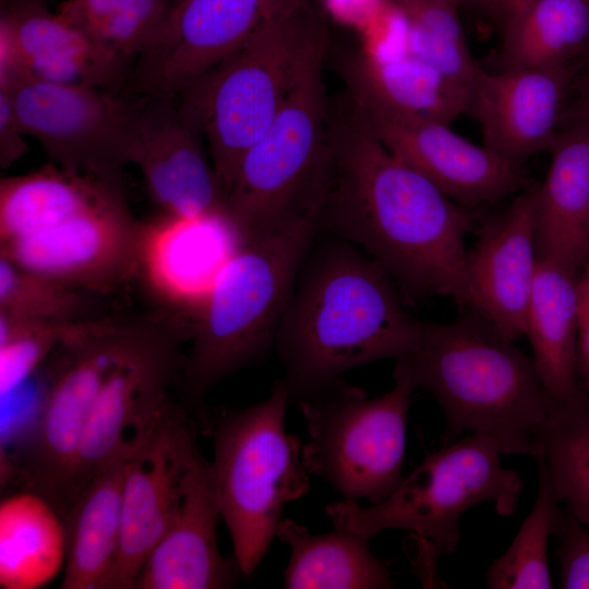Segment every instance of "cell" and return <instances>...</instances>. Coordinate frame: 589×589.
Masks as SVG:
<instances>
[{"mask_svg": "<svg viewBox=\"0 0 589 589\" xmlns=\"http://www.w3.org/2000/svg\"><path fill=\"white\" fill-rule=\"evenodd\" d=\"M321 211L240 245L200 302L181 373L184 394L207 429L211 387L259 362L274 348L300 268L318 229Z\"/></svg>", "mask_w": 589, "mask_h": 589, "instance_id": "4", "label": "cell"}, {"mask_svg": "<svg viewBox=\"0 0 589 589\" xmlns=\"http://www.w3.org/2000/svg\"><path fill=\"white\" fill-rule=\"evenodd\" d=\"M579 272L539 259L526 312V334L550 402L573 397L577 378V281Z\"/></svg>", "mask_w": 589, "mask_h": 589, "instance_id": "24", "label": "cell"}, {"mask_svg": "<svg viewBox=\"0 0 589 589\" xmlns=\"http://www.w3.org/2000/svg\"><path fill=\"white\" fill-rule=\"evenodd\" d=\"M589 41V0H536L505 24L497 70L560 68Z\"/></svg>", "mask_w": 589, "mask_h": 589, "instance_id": "29", "label": "cell"}, {"mask_svg": "<svg viewBox=\"0 0 589 589\" xmlns=\"http://www.w3.org/2000/svg\"><path fill=\"white\" fill-rule=\"evenodd\" d=\"M192 333L189 311L153 314L141 339L107 377L82 436L75 498L112 460L137 450L173 407L168 386L184 362L180 345Z\"/></svg>", "mask_w": 589, "mask_h": 589, "instance_id": "11", "label": "cell"}, {"mask_svg": "<svg viewBox=\"0 0 589 589\" xmlns=\"http://www.w3.org/2000/svg\"><path fill=\"white\" fill-rule=\"evenodd\" d=\"M394 386L369 398L342 378L299 401L310 441L302 460L345 500L376 504L404 479L407 418L417 389L394 368Z\"/></svg>", "mask_w": 589, "mask_h": 589, "instance_id": "10", "label": "cell"}, {"mask_svg": "<svg viewBox=\"0 0 589 589\" xmlns=\"http://www.w3.org/2000/svg\"><path fill=\"white\" fill-rule=\"evenodd\" d=\"M589 122V86L582 96L570 107L565 109L562 127Z\"/></svg>", "mask_w": 589, "mask_h": 589, "instance_id": "40", "label": "cell"}, {"mask_svg": "<svg viewBox=\"0 0 589 589\" xmlns=\"http://www.w3.org/2000/svg\"><path fill=\"white\" fill-rule=\"evenodd\" d=\"M502 452L490 436H469L429 453L383 501L361 506L352 500L326 505L334 527L366 538L387 530L412 532L436 554L456 551L459 519L477 504L491 502L501 516H510L522 491L518 473L501 464Z\"/></svg>", "mask_w": 589, "mask_h": 589, "instance_id": "8", "label": "cell"}, {"mask_svg": "<svg viewBox=\"0 0 589 589\" xmlns=\"http://www.w3.org/2000/svg\"><path fill=\"white\" fill-rule=\"evenodd\" d=\"M121 195V189L56 165L1 179L0 242L50 228Z\"/></svg>", "mask_w": 589, "mask_h": 589, "instance_id": "27", "label": "cell"}, {"mask_svg": "<svg viewBox=\"0 0 589 589\" xmlns=\"http://www.w3.org/2000/svg\"><path fill=\"white\" fill-rule=\"evenodd\" d=\"M326 47L325 29L279 112L233 171L226 215L242 244L322 211L332 169V119L323 75Z\"/></svg>", "mask_w": 589, "mask_h": 589, "instance_id": "5", "label": "cell"}, {"mask_svg": "<svg viewBox=\"0 0 589 589\" xmlns=\"http://www.w3.org/2000/svg\"><path fill=\"white\" fill-rule=\"evenodd\" d=\"M148 226L124 196L50 228L0 242V256L27 271L108 297L142 266Z\"/></svg>", "mask_w": 589, "mask_h": 589, "instance_id": "14", "label": "cell"}, {"mask_svg": "<svg viewBox=\"0 0 589 589\" xmlns=\"http://www.w3.org/2000/svg\"><path fill=\"white\" fill-rule=\"evenodd\" d=\"M63 519L43 495L25 489L0 503V587L37 589L65 565Z\"/></svg>", "mask_w": 589, "mask_h": 589, "instance_id": "26", "label": "cell"}, {"mask_svg": "<svg viewBox=\"0 0 589 589\" xmlns=\"http://www.w3.org/2000/svg\"><path fill=\"white\" fill-rule=\"evenodd\" d=\"M344 75L397 112L448 125L466 112L470 88L408 52L384 58L363 51L345 67Z\"/></svg>", "mask_w": 589, "mask_h": 589, "instance_id": "28", "label": "cell"}, {"mask_svg": "<svg viewBox=\"0 0 589 589\" xmlns=\"http://www.w3.org/2000/svg\"><path fill=\"white\" fill-rule=\"evenodd\" d=\"M180 1H181V0H173L175 5H176L178 2H180Z\"/></svg>", "mask_w": 589, "mask_h": 589, "instance_id": "42", "label": "cell"}, {"mask_svg": "<svg viewBox=\"0 0 589 589\" xmlns=\"http://www.w3.org/2000/svg\"><path fill=\"white\" fill-rule=\"evenodd\" d=\"M349 112L390 153L473 213L526 189L521 164L479 146L450 125L394 111L345 76Z\"/></svg>", "mask_w": 589, "mask_h": 589, "instance_id": "13", "label": "cell"}, {"mask_svg": "<svg viewBox=\"0 0 589 589\" xmlns=\"http://www.w3.org/2000/svg\"><path fill=\"white\" fill-rule=\"evenodd\" d=\"M105 298L0 256V314L38 321L88 322L111 315L106 312Z\"/></svg>", "mask_w": 589, "mask_h": 589, "instance_id": "34", "label": "cell"}, {"mask_svg": "<svg viewBox=\"0 0 589 589\" xmlns=\"http://www.w3.org/2000/svg\"><path fill=\"white\" fill-rule=\"evenodd\" d=\"M309 253L274 345L290 402L352 369L406 357L421 326L404 309L393 279L353 244L344 240Z\"/></svg>", "mask_w": 589, "mask_h": 589, "instance_id": "2", "label": "cell"}, {"mask_svg": "<svg viewBox=\"0 0 589 589\" xmlns=\"http://www.w3.org/2000/svg\"><path fill=\"white\" fill-rule=\"evenodd\" d=\"M173 7V0H65L57 11L129 63L155 38Z\"/></svg>", "mask_w": 589, "mask_h": 589, "instance_id": "32", "label": "cell"}, {"mask_svg": "<svg viewBox=\"0 0 589 589\" xmlns=\"http://www.w3.org/2000/svg\"><path fill=\"white\" fill-rule=\"evenodd\" d=\"M444 2L448 3L453 8L457 9L459 5L467 3L472 0H443Z\"/></svg>", "mask_w": 589, "mask_h": 589, "instance_id": "41", "label": "cell"}, {"mask_svg": "<svg viewBox=\"0 0 589 589\" xmlns=\"http://www.w3.org/2000/svg\"><path fill=\"white\" fill-rule=\"evenodd\" d=\"M332 169L318 225L365 252L404 292L471 308L465 237L476 213L390 153L348 111L332 120Z\"/></svg>", "mask_w": 589, "mask_h": 589, "instance_id": "1", "label": "cell"}, {"mask_svg": "<svg viewBox=\"0 0 589 589\" xmlns=\"http://www.w3.org/2000/svg\"><path fill=\"white\" fill-rule=\"evenodd\" d=\"M220 517L212 461L197 444L190 452L167 528L135 582L136 589H223L241 575L217 543Z\"/></svg>", "mask_w": 589, "mask_h": 589, "instance_id": "18", "label": "cell"}, {"mask_svg": "<svg viewBox=\"0 0 589 589\" xmlns=\"http://www.w3.org/2000/svg\"><path fill=\"white\" fill-rule=\"evenodd\" d=\"M538 491L533 507L507 550L486 568L489 589H550L549 541L558 525L562 508L554 492L545 458L540 453Z\"/></svg>", "mask_w": 589, "mask_h": 589, "instance_id": "31", "label": "cell"}, {"mask_svg": "<svg viewBox=\"0 0 589 589\" xmlns=\"http://www.w3.org/2000/svg\"><path fill=\"white\" fill-rule=\"evenodd\" d=\"M279 540L290 546L284 575L289 589H387L394 587L387 567L369 546V538L335 527L326 533H311L291 519L277 528Z\"/></svg>", "mask_w": 589, "mask_h": 589, "instance_id": "25", "label": "cell"}, {"mask_svg": "<svg viewBox=\"0 0 589 589\" xmlns=\"http://www.w3.org/2000/svg\"><path fill=\"white\" fill-rule=\"evenodd\" d=\"M289 404L278 380L266 399L209 417L220 517L243 577H250L267 553L284 506L310 490L302 445L285 425Z\"/></svg>", "mask_w": 589, "mask_h": 589, "instance_id": "7", "label": "cell"}, {"mask_svg": "<svg viewBox=\"0 0 589 589\" xmlns=\"http://www.w3.org/2000/svg\"><path fill=\"white\" fill-rule=\"evenodd\" d=\"M577 378L589 392V259L580 268L577 281Z\"/></svg>", "mask_w": 589, "mask_h": 589, "instance_id": "37", "label": "cell"}, {"mask_svg": "<svg viewBox=\"0 0 589 589\" xmlns=\"http://www.w3.org/2000/svg\"><path fill=\"white\" fill-rule=\"evenodd\" d=\"M460 311L449 323L421 322L416 346L394 368L436 398L444 445L472 431L492 437L502 454L536 458L550 401L533 359L480 312Z\"/></svg>", "mask_w": 589, "mask_h": 589, "instance_id": "3", "label": "cell"}, {"mask_svg": "<svg viewBox=\"0 0 589 589\" xmlns=\"http://www.w3.org/2000/svg\"><path fill=\"white\" fill-rule=\"evenodd\" d=\"M196 444L187 411L175 404L132 457L124 481L118 556L105 589L135 588L170 520L188 456Z\"/></svg>", "mask_w": 589, "mask_h": 589, "instance_id": "17", "label": "cell"}, {"mask_svg": "<svg viewBox=\"0 0 589 589\" xmlns=\"http://www.w3.org/2000/svg\"><path fill=\"white\" fill-rule=\"evenodd\" d=\"M538 190L539 183L529 184L503 212L480 223L477 241L467 251L470 309L512 340L526 334V312L538 268Z\"/></svg>", "mask_w": 589, "mask_h": 589, "instance_id": "20", "label": "cell"}, {"mask_svg": "<svg viewBox=\"0 0 589 589\" xmlns=\"http://www.w3.org/2000/svg\"><path fill=\"white\" fill-rule=\"evenodd\" d=\"M84 322L38 321L0 314V390L21 386Z\"/></svg>", "mask_w": 589, "mask_h": 589, "instance_id": "35", "label": "cell"}, {"mask_svg": "<svg viewBox=\"0 0 589 589\" xmlns=\"http://www.w3.org/2000/svg\"><path fill=\"white\" fill-rule=\"evenodd\" d=\"M203 141L178 97L134 99L128 164L140 169L151 199L168 217H227L225 192Z\"/></svg>", "mask_w": 589, "mask_h": 589, "instance_id": "15", "label": "cell"}, {"mask_svg": "<svg viewBox=\"0 0 589 589\" xmlns=\"http://www.w3.org/2000/svg\"><path fill=\"white\" fill-rule=\"evenodd\" d=\"M293 0H181L161 29L136 57L142 94L179 96L240 50Z\"/></svg>", "mask_w": 589, "mask_h": 589, "instance_id": "16", "label": "cell"}, {"mask_svg": "<svg viewBox=\"0 0 589 589\" xmlns=\"http://www.w3.org/2000/svg\"><path fill=\"white\" fill-rule=\"evenodd\" d=\"M554 534L561 587L589 589V528L564 507Z\"/></svg>", "mask_w": 589, "mask_h": 589, "instance_id": "36", "label": "cell"}, {"mask_svg": "<svg viewBox=\"0 0 589 589\" xmlns=\"http://www.w3.org/2000/svg\"><path fill=\"white\" fill-rule=\"evenodd\" d=\"M550 152L538 190V256L580 272L589 259V122L563 127Z\"/></svg>", "mask_w": 589, "mask_h": 589, "instance_id": "22", "label": "cell"}, {"mask_svg": "<svg viewBox=\"0 0 589 589\" xmlns=\"http://www.w3.org/2000/svg\"><path fill=\"white\" fill-rule=\"evenodd\" d=\"M541 445L558 501L589 528V392L550 402Z\"/></svg>", "mask_w": 589, "mask_h": 589, "instance_id": "30", "label": "cell"}, {"mask_svg": "<svg viewBox=\"0 0 589 589\" xmlns=\"http://www.w3.org/2000/svg\"><path fill=\"white\" fill-rule=\"evenodd\" d=\"M152 315L85 322L40 364L45 387L24 477L27 490L46 497L62 519L75 500L77 455L93 406Z\"/></svg>", "mask_w": 589, "mask_h": 589, "instance_id": "9", "label": "cell"}, {"mask_svg": "<svg viewBox=\"0 0 589 589\" xmlns=\"http://www.w3.org/2000/svg\"><path fill=\"white\" fill-rule=\"evenodd\" d=\"M135 453L120 455L93 476L63 518L67 557L61 588H106L118 556L125 474Z\"/></svg>", "mask_w": 589, "mask_h": 589, "instance_id": "23", "label": "cell"}, {"mask_svg": "<svg viewBox=\"0 0 589 589\" xmlns=\"http://www.w3.org/2000/svg\"><path fill=\"white\" fill-rule=\"evenodd\" d=\"M569 77L566 67L489 72L478 65L466 112L479 123L483 145L515 164L551 151L562 129Z\"/></svg>", "mask_w": 589, "mask_h": 589, "instance_id": "19", "label": "cell"}, {"mask_svg": "<svg viewBox=\"0 0 589 589\" xmlns=\"http://www.w3.org/2000/svg\"><path fill=\"white\" fill-rule=\"evenodd\" d=\"M5 92L26 133L56 166L121 189L134 99L26 74Z\"/></svg>", "mask_w": 589, "mask_h": 589, "instance_id": "12", "label": "cell"}, {"mask_svg": "<svg viewBox=\"0 0 589 589\" xmlns=\"http://www.w3.org/2000/svg\"><path fill=\"white\" fill-rule=\"evenodd\" d=\"M502 17L504 24L516 17L536 0H483Z\"/></svg>", "mask_w": 589, "mask_h": 589, "instance_id": "39", "label": "cell"}, {"mask_svg": "<svg viewBox=\"0 0 589 589\" xmlns=\"http://www.w3.org/2000/svg\"><path fill=\"white\" fill-rule=\"evenodd\" d=\"M24 132L9 95L0 91V166L8 168L26 152Z\"/></svg>", "mask_w": 589, "mask_h": 589, "instance_id": "38", "label": "cell"}, {"mask_svg": "<svg viewBox=\"0 0 589 589\" xmlns=\"http://www.w3.org/2000/svg\"><path fill=\"white\" fill-rule=\"evenodd\" d=\"M325 29L311 0H293L240 50L177 96L206 142L225 196L238 161L279 112Z\"/></svg>", "mask_w": 589, "mask_h": 589, "instance_id": "6", "label": "cell"}, {"mask_svg": "<svg viewBox=\"0 0 589 589\" xmlns=\"http://www.w3.org/2000/svg\"><path fill=\"white\" fill-rule=\"evenodd\" d=\"M0 32L26 71L37 77L117 91L128 63L96 44L44 0H5Z\"/></svg>", "mask_w": 589, "mask_h": 589, "instance_id": "21", "label": "cell"}, {"mask_svg": "<svg viewBox=\"0 0 589 589\" xmlns=\"http://www.w3.org/2000/svg\"><path fill=\"white\" fill-rule=\"evenodd\" d=\"M401 17L407 51L470 88L478 63L472 59L456 9L443 0H385Z\"/></svg>", "mask_w": 589, "mask_h": 589, "instance_id": "33", "label": "cell"}]
</instances>
